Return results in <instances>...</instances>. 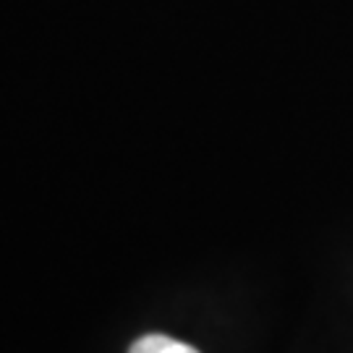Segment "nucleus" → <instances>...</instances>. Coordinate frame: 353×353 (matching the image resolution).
<instances>
[{
    "label": "nucleus",
    "mask_w": 353,
    "mask_h": 353,
    "mask_svg": "<svg viewBox=\"0 0 353 353\" xmlns=\"http://www.w3.org/2000/svg\"><path fill=\"white\" fill-rule=\"evenodd\" d=\"M128 353H199V351L194 345H189V343H181L176 338H168V335L154 332V335L139 338V341L128 348Z\"/></svg>",
    "instance_id": "nucleus-1"
}]
</instances>
